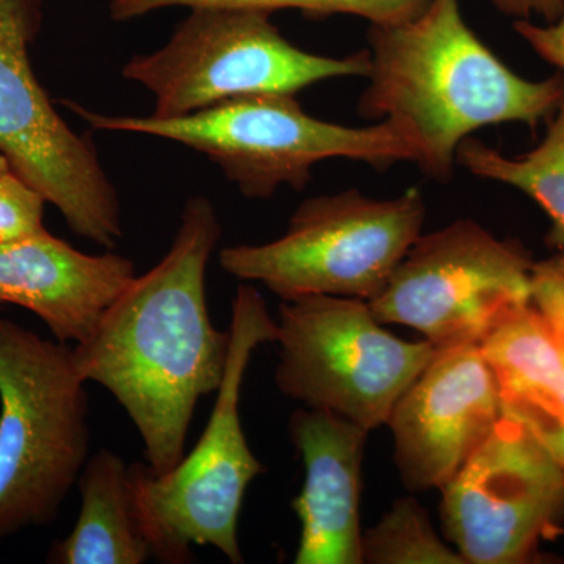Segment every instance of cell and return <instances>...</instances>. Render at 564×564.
<instances>
[{
  "label": "cell",
  "instance_id": "6da1fadb",
  "mask_svg": "<svg viewBox=\"0 0 564 564\" xmlns=\"http://www.w3.org/2000/svg\"><path fill=\"white\" fill-rule=\"evenodd\" d=\"M220 237L214 204L188 199L162 261L133 278L91 336L73 347L77 373L121 404L155 475L181 462L196 404L225 377L231 333L212 323L206 299Z\"/></svg>",
  "mask_w": 564,
  "mask_h": 564
},
{
  "label": "cell",
  "instance_id": "7a4b0ae2",
  "mask_svg": "<svg viewBox=\"0 0 564 564\" xmlns=\"http://www.w3.org/2000/svg\"><path fill=\"white\" fill-rule=\"evenodd\" d=\"M370 69L358 110L369 120L406 126L426 177L454 176L456 152L486 126L536 128L564 102V74L519 76L464 20L462 0H430L413 20L370 25Z\"/></svg>",
  "mask_w": 564,
  "mask_h": 564
},
{
  "label": "cell",
  "instance_id": "3957f363",
  "mask_svg": "<svg viewBox=\"0 0 564 564\" xmlns=\"http://www.w3.org/2000/svg\"><path fill=\"white\" fill-rule=\"evenodd\" d=\"M63 104L96 131L159 137L206 155L251 199L270 198L281 187L303 191L314 166L328 159L384 170L417 158V143L402 122L350 128L318 120L295 95L243 96L173 118L104 115Z\"/></svg>",
  "mask_w": 564,
  "mask_h": 564
},
{
  "label": "cell",
  "instance_id": "277c9868",
  "mask_svg": "<svg viewBox=\"0 0 564 564\" xmlns=\"http://www.w3.org/2000/svg\"><path fill=\"white\" fill-rule=\"evenodd\" d=\"M231 345L225 377L215 392L198 443L166 474L132 464L133 497L152 558L185 564L193 545H207L234 564L243 563L239 518L248 486L265 466L248 445L240 417L245 373L259 345L276 340L278 323L262 293L242 282L232 300Z\"/></svg>",
  "mask_w": 564,
  "mask_h": 564
},
{
  "label": "cell",
  "instance_id": "5b68a950",
  "mask_svg": "<svg viewBox=\"0 0 564 564\" xmlns=\"http://www.w3.org/2000/svg\"><path fill=\"white\" fill-rule=\"evenodd\" d=\"M73 347L0 318V543L51 524L90 454Z\"/></svg>",
  "mask_w": 564,
  "mask_h": 564
},
{
  "label": "cell",
  "instance_id": "8992f818",
  "mask_svg": "<svg viewBox=\"0 0 564 564\" xmlns=\"http://www.w3.org/2000/svg\"><path fill=\"white\" fill-rule=\"evenodd\" d=\"M272 11L247 7H193L161 50L133 55L126 80L154 96L159 118L182 117L256 95H295L321 82L364 77L369 51L326 57L284 39Z\"/></svg>",
  "mask_w": 564,
  "mask_h": 564
},
{
  "label": "cell",
  "instance_id": "52a82bcc",
  "mask_svg": "<svg viewBox=\"0 0 564 564\" xmlns=\"http://www.w3.org/2000/svg\"><path fill=\"white\" fill-rule=\"evenodd\" d=\"M425 217L415 188L392 199L356 188L314 196L296 207L281 237L223 248L218 262L223 272L261 282L282 302L315 295L370 302L421 236Z\"/></svg>",
  "mask_w": 564,
  "mask_h": 564
},
{
  "label": "cell",
  "instance_id": "ba28073f",
  "mask_svg": "<svg viewBox=\"0 0 564 564\" xmlns=\"http://www.w3.org/2000/svg\"><path fill=\"white\" fill-rule=\"evenodd\" d=\"M274 344L278 389L288 399L340 415L367 432L393 406L437 348L384 329L366 300L315 295L282 302Z\"/></svg>",
  "mask_w": 564,
  "mask_h": 564
},
{
  "label": "cell",
  "instance_id": "9c48e42d",
  "mask_svg": "<svg viewBox=\"0 0 564 564\" xmlns=\"http://www.w3.org/2000/svg\"><path fill=\"white\" fill-rule=\"evenodd\" d=\"M43 0H0V155L99 247L122 239L121 203L90 137L70 129L33 73Z\"/></svg>",
  "mask_w": 564,
  "mask_h": 564
},
{
  "label": "cell",
  "instance_id": "30bf717a",
  "mask_svg": "<svg viewBox=\"0 0 564 564\" xmlns=\"http://www.w3.org/2000/svg\"><path fill=\"white\" fill-rule=\"evenodd\" d=\"M534 263L516 240L456 220L421 234L369 304L378 322L413 328L436 348L480 345L532 303Z\"/></svg>",
  "mask_w": 564,
  "mask_h": 564
},
{
  "label": "cell",
  "instance_id": "8fae6325",
  "mask_svg": "<svg viewBox=\"0 0 564 564\" xmlns=\"http://www.w3.org/2000/svg\"><path fill=\"white\" fill-rule=\"evenodd\" d=\"M441 491L445 538L466 564L529 562L564 519V466L503 415Z\"/></svg>",
  "mask_w": 564,
  "mask_h": 564
},
{
  "label": "cell",
  "instance_id": "7c38bea8",
  "mask_svg": "<svg viewBox=\"0 0 564 564\" xmlns=\"http://www.w3.org/2000/svg\"><path fill=\"white\" fill-rule=\"evenodd\" d=\"M500 417L496 378L480 345L437 348L386 423L404 488H443Z\"/></svg>",
  "mask_w": 564,
  "mask_h": 564
},
{
  "label": "cell",
  "instance_id": "4fadbf2b",
  "mask_svg": "<svg viewBox=\"0 0 564 564\" xmlns=\"http://www.w3.org/2000/svg\"><path fill=\"white\" fill-rule=\"evenodd\" d=\"M135 276L131 259L87 254L47 229L0 245V304L39 315L63 344L87 340Z\"/></svg>",
  "mask_w": 564,
  "mask_h": 564
},
{
  "label": "cell",
  "instance_id": "5bb4252c",
  "mask_svg": "<svg viewBox=\"0 0 564 564\" xmlns=\"http://www.w3.org/2000/svg\"><path fill=\"white\" fill-rule=\"evenodd\" d=\"M306 478L292 502L299 516L296 564H362L359 492L367 432L340 415L304 406L289 422Z\"/></svg>",
  "mask_w": 564,
  "mask_h": 564
},
{
  "label": "cell",
  "instance_id": "9a60e30c",
  "mask_svg": "<svg viewBox=\"0 0 564 564\" xmlns=\"http://www.w3.org/2000/svg\"><path fill=\"white\" fill-rule=\"evenodd\" d=\"M503 417L524 426L564 466V364L533 302L511 314L480 344Z\"/></svg>",
  "mask_w": 564,
  "mask_h": 564
},
{
  "label": "cell",
  "instance_id": "2e32d148",
  "mask_svg": "<svg viewBox=\"0 0 564 564\" xmlns=\"http://www.w3.org/2000/svg\"><path fill=\"white\" fill-rule=\"evenodd\" d=\"M80 513L73 532L55 545V563L143 564L152 558L133 497L131 466L102 448L79 481Z\"/></svg>",
  "mask_w": 564,
  "mask_h": 564
},
{
  "label": "cell",
  "instance_id": "e0dca14e",
  "mask_svg": "<svg viewBox=\"0 0 564 564\" xmlns=\"http://www.w3.org/2000/svg\"><path fill=\"white\" fill-rule=\"evenodd\" d=\"M456 162L474 176L533 199L551 220L547 243L564 250V102L549 120L543 141L527 154L510 158L469 137L459 144Z\"/></svg>",
  "mask_w": 564,
  "mask_h": 564
},
{
  "label": "cell",
  "instance_id": "ac0fdd59",
  "mask_svg": "<svg viewBox=\"0 0 564 564\" xmlns=\"http://www.w3.org/2000/svg\"><path fill=\"white\" fill-rule=\"evenodd\" d=\"M430 0H109L110 18L117 22L137 20L170 7H247L267 11L299 10L306 17L350 14L370 25L400 24L417 17Z\"/></svg>",
  "mask_w": 564,
  "mask_h": 564
},
{
  "label": "cell",
  "instance_id": "d6986e66",
  "mask_svg": "<svg viewBox=\"0 0 564 564\" xmlns=\"http://www.w3.org/2000/svg\"><path fill=\"white\" fill-rule=\"evenodd\" d=\"M361 556L367 564H466L441 540L414 497L395 500L377 525L362 532Z\"/></svg>",
  "mask_w": 564,
  "mask_h": 564
},
{
  "label": "cell",
  "instance_id": "ffe728a7",
  "mask_svg": "<svg viewBox=\"0 0 564 564\" xmlns=\"http://www.w3.org/2000/svg\"><path fill=\"white\" fill-rule=\"evenodd\" d=\"M44 204L46 199L0 155V245L46 229Z\"/></svg>",
  "mask_w": 564,
  "mask_h": 564
},
{
  "label": "cell",
  "instance_id": "44dd1931",
  "mask_svg": "<svg viewBox=\"0 0 564 564\" xmlns=\"http://www.w3.org/2000/svg\"><path fill=\"white\" fill-rule=\"evenodd\" d=\"M532 302L547 323L564 364V274L549 259L534 263Z\"/></svg>",
  "mask_w": 564,
  "mask_h": 564
},
{
  "label": "cell",
  "instance_id": "7402d4cb",
  "mask_svg": "<svg viewBox=\"0 0 564 564\" xmlns=\"http://www.w3.org/2000/svg\"><path fill=\"white\" fill-rule=\"evenodd\" d=\"M514 32L545 63L564 74V14L549 24L514 21Z\"/></svg>",
  "mask_w": 564,
  "mask_h": 564
},
{
  "label": "cell",
  "instance_id": "603a6c76",
  "mask_svg": "<svg viewBox=\"0 0 564 564\" xmlns=\"http://www.w3.org/2000/svg\"><path fill=\"white\" fill-rule=\"evenodd\" d=\"M494 7L514 21L554 22L564 14V0H492Z\"/></svg>",
  "mask_w": 564,
  "mask_h": 564
},
{
  "label": "cell",
  "instance_id": "cb8c5ba5",
  "mask_svg": "<svg viewBox=\"0 0 564 564\" xmlns=\"http://www.w3.org/2000/svg\"><path fill=\"white\" fill-rule=\"evenodd\" d=\"M549 262L564 274V250L555 251V254L549 259Z\"/></svg>",
  "mask_w": 564,
  "mask_h": 564
}]
</instances>
